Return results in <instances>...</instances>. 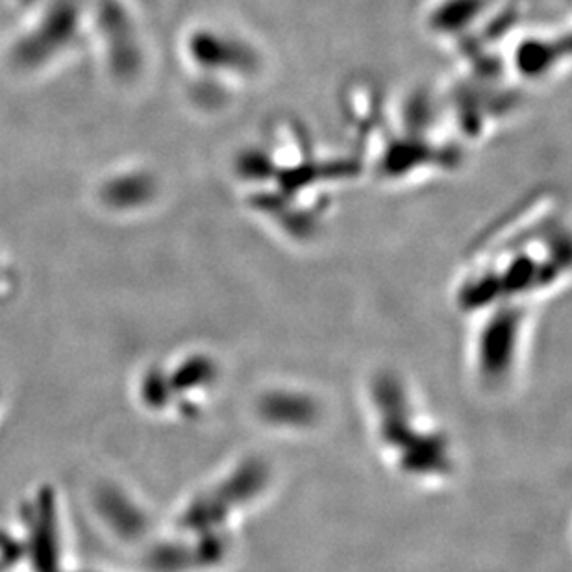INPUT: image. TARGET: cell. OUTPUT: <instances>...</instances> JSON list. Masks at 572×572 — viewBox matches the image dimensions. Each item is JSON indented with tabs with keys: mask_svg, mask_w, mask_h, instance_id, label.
<instances>
[]
</instances>
